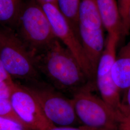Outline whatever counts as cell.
<instances>
[{
  "label": "cell",
  "mask_w": 130,
  "mask_h": 130,
  "mask_svg": "<svg viewBox=\"0 0 130 130\" xmlns=\"http://www.w3.org/2000/svg\"><path fill=\"white\" fill-rule=\"evenodd\" d=\"M80 3V0H56L57 8L78 35Z\"/></svg>",
  "instance_id": "obj_14"
},
{
  "label": "cell",
  "mask_w": 130,
  "mask_h": 130,
  "mask_svg": "<svg viewBox=\"0 0 130 130\" xmlns=\"http://www.w3.org/2000/svg\"><path fill=\"white\" fill-rule=\"evenodd\" d=\"M0 82H5L8 84H12L14 80L9 74L5 70L4 66L0 61Z\"/></svg>",
  "instance_id": "obj_20"
},
{
  "label": "cell",
  "mask_w": 130,
  "mask_h": 130,
  "mask_svg": "<svg viewBox=\"0 0 130 130\" xmlns=\"http://www.w3.org/2000/svg\"><path fill=\"white\" fill-rule=\"evenodd\" d=\"M24 3V0H0V24L16 27Z\"/></svg>",
  "instance_id": "obj_13"
},
{
  "label": "cell",
  "mask_w": 130,
  "mask_h": 130,
  "mask_svg": "<svg viewBox=\"0 0 130 130\" xmlns=\"http://www.w3.org/2000/svg\"><path fill=\"white\" fill-rule=\"evenodd\" d=\"M79 35L84 52L95 75L98 62L106 45V39L103 28L92 30L79 25Z\"/></svg>",
  "instance_id": "obj_9"
},
{
  "label": "cell",
  "mask_w": 130,
  "mask_h": 130,
  "mask_svg": "<svg viewBox=\"0 0 130 130\" xmlns=\"http://www.w3.org/2000/svg\"><path fill=\"white\" fill-rule=\"evenodd\" d=\"M119 130H130V123L124 122L121 124Z\"/></svg>",
  "instance_id": "obj_22"
},
{
  "label": "cell",
  "mask_w": 130,
  "mask_h": 130,
  "mask_svg": "<svg viewBox=\"0 0 130 130\" xmlns=\"http://www.w3.org/2000/svg\"><path fill=\"white\" fill-rule=\"evenodd\" d=\"M10 101L24 124L31 130H49L56 127L46 116L37 100L24 85L14 82Z\"/></svg>",
  "instance_id": "obj_8"
},
{
  "label": "cell",
  "mask_w": 130,
  "mask_h": 130,
  "mask_svg": "<svg viewBox=\"0 0 130 130\" xmlns=\"http://www.w3.org/2000/svg\"><path fill=\"white\" fill-rule=\"evenodd\" d=\"M0 61L13 79L21 81V84L44 80L35 67L31 53L17 34L10 29L0 30Z\"/></svg>",
  "instance_id": "obj_2"
},
{
  "label": "cell",
  "mask_w": 130,
  "mask_h": 130,
  "mask_svg": "<svg viewBox=\"0 0 130 130\" xmlns=\"http://www.w3.org/2000/svg\"><path fill=\"white\" fill-rule=\"evenodd\" d=\"M42 78L54 88L71 98L94 83L61 42L56 39L42 50L31 53Z\"/></svg>",
  "instance_id": "obj_1"
},
{
  "label": "cell",
  "mask_w": 130,
  "mask_h": 130,
  "mask_svg": "<svg viewBox=\"0 0 130 130\" xmlns=\"http://www.w3.org/2000/svg\"><path fill=\"white\" fill-rule=\"evenodd\" d=\"M22 84L36 98L47 118L55 125H81L71 98L54 88L45 80L31 84Z\"/></svg>",
  "instance_id": "obj_5"
},
{
  "label": "cell",
  "mask_w": 130,
  "mask_h": 130,
  "mask_svg": "<svg viewBox=\"0 0 130 130\" xmlns=\"http://www.w3.org/2000/svg\"><path fill=\"white\" fill-rule=\"evenodd\" d=\"M79 22V25L89 29L103 28L96 0H80Z\"/></svg>",
  "instance_id": "obj_12"
},
{
  "label": "cell",
  "mask_w": 130,
  "mask_h": 130,
  "mask_svg": "<svg viewBox=\"0 0 130 130\" xmlns=\"http://www.w3.org/2000/svg\"><path fill=\"white\" fill-rule=\"evenodd\" d=\"M37 3L46 14L56 37L72 54L89 79L95 83V75L84 52L79 35L56 5Z\"/></svg>",
  "instance_id": "obj_7"
},
{
  "label": "cell",
  "mask_w": 130,
  "mask_h": 130,
  "mask_svg": "<svg viewBox=\"0 0 130 130\" xmlns=\"http://www.w3.org/2000/svg\"><path fill=\"white\" fill-rule=\"evenodd\" d=\"M95 88V84L90 83L71 98L80 125L95 130H119L124 121L94 93Z\"/></svg>",
  "instance_id": "obj_3"
},
{
  "label": "cell",
  "mask_w": 130,
  "mask_h": 130,
  "mask_svg": "<svg viewBox=\"0 0 130 130\" xmlns=\"http://www.w3.org/2000/svg\"><path fill=\"white\" fill-rule=\"evenodd\" d=\"M0 130H31L18 121L0 116Z\"/></svg>",
  "instance_id": "obj_17"
},
{
  "label": "cell",
  "mask_w": 130,
  "mask_h": 130,
  "mask_svg": "<svg viewBox=\"0 0 130 130\" xmlns=\"http://www.w3.org/2000/svg\"><path fill=\"white\" fill-rule=\"evenodd\" d=\"M5 82H0V98L9 99L13 84Z\"/></svg>",
  "instance_id": "obj_19"
},
{
  "label": "cell",
  "mask_w": 130,
  "mask_h": 130,
  "mask_svg": "<svg viewBox=\"0 0 130 130\" xmlns=\"http://www.w3.org/2000/svg\"><path fill=\"white\" fill-rule=\"evenodd\" d=\"M49 130H95L85 126H56Z\"/></svg>",
  "instance_id": "obj_21"
},
{
  "label": "cell",
  "mask_w": 130,
  "mask_h": 130,
  "mask_svg": "<svg viewBox=\"0 0 130 130\" xmlns=\"http://www.w3.org/2000/svg\"><path fill=\"white\" fill-rule=\"evenodd\" d=\"M117 4L122 24V35H128L130 29V0H118Z\"/></svg>",
  "instance_id": "obj_15"
},
{
  "label": "cell",
  "mask_w": 130,
  "mask_h": 130,
  "mask_svg": "<svg viewBox=\"0 0 130 130\" xmlns=\"http://www.w3.org/2000/svg\"><path fill=\"white\" fill-rule=\"evenodd\" d=\"M112 77L120 92L130 85V41L121 47L112 66Z\"/></svg>",
  "instance_id": "obj_10"
},
{
  "label": "cell",
  "mask_w": 130,
  "mask_h": 130,
  "mask_svg": "<svg viewBox=\"0 0 130 130\" xmlns=\"http://www.w3.org/2000/svg\"><path fill=\"white\" fill-rule=\"evenodd\" d=\"M129 20H130V9H129Z\"/></svg>",
  "instance_id": "obj_24"
},
{
  "label": "cell",
  "mask_w": 130,
  "mask_h": 130,
  "mask_svg": "<svg viewBox=\"0 0 130 130\" xmlns=\"http://www.w3.org/2000/svg\"><path fill=\"white\" fill-rule=\"evenodd\" d=\"M121 111L125 121L130 123V85L121 100Z\"/></svg>",
  "instance_id": "obj_18"
},
{
  "label": "cell",
  "mask_w": 130,
  "mask_h": 130,
  "mask_svg": "<svg viewBox=\"0 0 130 130\" xmlns=\"http://www.w3.org/2000/svg\"><path fill=\"white\" fill-rule=\"evenodd\" d=\"M16 28L17 35L30 53L42 50L57 39L46 14L35 0L24 3Z\"/></svg>",
  "instance_id": "obj_4"
},
{
  "label": "cell",
  "mask_w": 130,
  "mask_h": 130,
  "mask_svg": "<svg viewBox=\"0 0 130 130\" xmlns=\"http://www.w3.org/2000/svg\"><path fill=\"white\" fill-rule=\"evenodd\" d=\"M0 116L12 119L25 125L14 112L8 99L0 98Z\"/></svg>",
  "instance_id": "obj_16"
},
{
  "label": "cell",
  "mask_w": 130,
  "mask_h": 130,
  "mask_svg": "<svg viewBox=\"0 0 130 130\" xmlns=\"http://www.w3.org/2000/svg\"><path fill=\"white\" fill-rule=\"evenodd\" d=\"M121 35L108 33L106 45L96 68L95 84L100 97L118 116L125 121L121 111L120 91L112 77V66L116 57L117 44Z\"/></svg>",
  "instance_id": "obj_6"
},
{
  "label": "cell",
  "mask_w": 130,
  "mask_h": 130,
  "mask_svg": "<svg viewBox=\"0 0 130 130\" xmlns=\"http://www.w3.org/2000/svg\"><path fill=\"white\" fill-rule=\"evenodd\" d=\"M37 2H41L43 3H48L51 4L53 5H55L57 6L56 0H35Z\"/></svg>",
  "instance_id": "obj_23"
},
{
  "label": "cell",
  "mask_w": 130,
  "mask_h": 130,
  "mask_svg": "<svg viewBox=\"0 0 130 130\" xmlns=\"http://www.w3.org/2000/svg\"><path fill=\"white\" fill-rule=\"evenodd\" d=\"M103 28L108 33H117L122 35V24L116 0H96Z\"/></svg>",
  "instance_id": "obj_11"
}]
</instances>
